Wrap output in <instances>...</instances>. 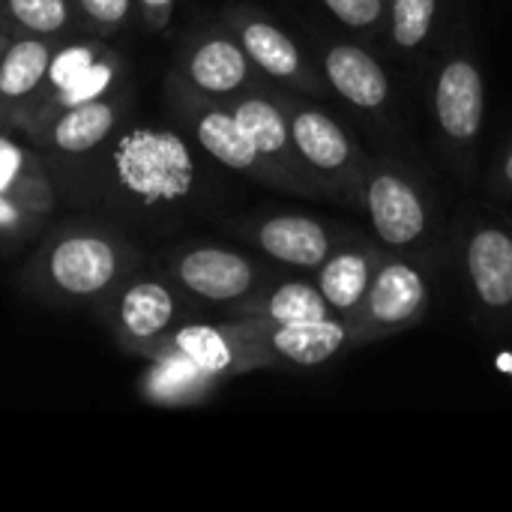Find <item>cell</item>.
I'll return each instance as SVG.
<instances>
[{
    "mask_svg": "<svg viewBox=\"0 0 512 512\" xmlns=\"http://www.w3.org/2000/svg\"><path fill=\"white\" fill-rule=\"evenodd\" d=\"M369 285V264L363 255L345 252L324 264L321 270V294L336 309H351Z\"/></svg>",
    "mask_w": 512,
    "mask_h": 512,
    "instance_id": "obj_25",
    "label": "cell"
},
{
    "mask_svg": "<svg viewBox=\"0 0 512 512\" xmlns=\"http://www.w3.org/2000/svg\"><path fill=\"white\" fill-rule=\"evenodd\" d=\"M369 210H372L378 237L390 246H405L417 240L426 228L423 201L402 177H393V174H381L372 180Z\"/></svg>",
    "mask_w": 512,
    "mask_h": 512,
    "instance_id": "obj_12",
    "label": "cell"
},
{
    "mask_svg": "<svg viewBox=\"0 0 512 512\" xmlns=\"http://www.w3.org/2000/svg\"><path fill=\"white\" fill-rule=\"evenodd\" d=\"M240 45L249 60L273 78H291L300 66L297 45L267 21H246L240 27Z\"/></svg>",
    "mask_w": 512,
    "mask_h": 512,
    "instance_id": "obj_22",
    "label": "cell"
},
{
    "mask_svg": "<svg viewBox=\"0 0 512 512\" xmlns=\"http://www.w3.org/2000/svg\"><path fill=\"white\" fill-rule=\"evenodd\" d=\"M291 138H294L297 150L312 165H318L324 171H333V168L345 165V159L351 153L348 150V138L342 135V129L330 117H324L318 111L297 114V120L291 126Z\"/></svg>",
    "mask_w": 512,
    "mask_h": 512,
    "instance_id": "obj_21",
    "label": "cell"
},
{
    "mask_svg": "<svg viewBox=\"0 0 512 512\" xmlns=\"http://www.w3.org/2000/svg\"><path fill=\"white\" fill-rule=\"evenodd\" d=\"M168 93H171L174 105H183L189 111V129H192V135H195V141L201 144L204 153H210L216 162H222L225 168H234V171L255 168L261 153L246 138V132L240 129V123H237L231 108H216V105L201 102L198 90L186 99L183 90H180V78L177 75L168 78Z\"/></svg>",
    "mask_w": 512,
    "mask_h": 512,
    "instance_id": "obj_7",
    "label": "cell"
},
{
    "mask_svg": "<svg viewBox=\"0 0 512 512\" xmlns=\"http://www.w3.org/2000/svg\"><path fill=\"white\" fill-rule=\"evenodd\" d=\"M132 117H135V90L129 84L96 102L66 108L21 135L42 153L48 174L54 180V189L60 192L81 168L93 162V156Z\"/></svg>",
    "mask_w": 512,
    "mask_h": 512,
    "instance_id": "obj_5",
    "label": "cell"
},
{
    "mask_svg": "<svg viewBox=\"0 0 512 512\" xmlns=\"http://www.w3.org/2000/svg\"><path fill=\"white\" fill-rule=\"evenodd\" d=\"M75 9L81 18V30L105 39L126 33L138 15L135 0H75Z\"/></svg>",
    "mask_w": 512,
    "mask_h": 512,
    "instance_id": "obj_27",
    "label": "cell"
},
{
    "mask_svg": "<svg viewBox=\"0 0 512 512\" xmlns=\"http://www.w3.org/2000/svg\"><path fill=\"white\" fill-rule=\"evenodd\" d=\"M468 267L474 288L486 306H510L512 303V240L498 231L486 228L474 234L468 246Z\"/></svg>",
    "mask_w": 512,
    "mask_h": 512,
    "instance_id": "obj_14",
    "label": "cell"
},
{
    "mask_svg": "<svg viewBox=\"0 0 512 512\" xmlns=\"http://www.w3.org/2000/svg\"><path fill=\"white\" fill-rule=\"evenodd\" d=\"M183 300L186 294L144 261L120 285H114L90 309V315L117 351L150 360L183 324Z\"/></svg>",
    "mask_w": 512,
    "mask_h": 512,
    "instance_id": "obj_4",
    "label": "cell"
},
{
    "mask_svg": "<svg viewBox=\"0 0 512 512\" xmlns=\"http://www.w3.org/2000/svg\"><path fill=\"white\" fill-rule=\"evenodd\" d=\"M9 39H12V30L0 21V57H3V51H6V45H9Z\"/></svg>",
    "mask_w": 512,
    "mask_h": 512,
    "instance_id": "obj_31",
    "label": "cell"
},
{
    "mask_svg": "<svg viewBox=\"0 0 512 512\" xmlns=\"http://www.w3.org/2000/svg\"><path fill=\"white\" fill-rule=\"evenodd\" d=\"M327 75L333 87L360 108H378L387 99V75L384 69L354 45H336L327 54Z\"/></svg>",
    "mask_w": 512,
    "mask_h": 512,
    "instance_id": "obj_16",
    "label": "cell"
},
{
    "mask_svg": "<svg viewBox=\"0 0 512 512\" xmlns=\"http://www.w3.org/2000/svg\"><path fill=\"white\" fill-rule=\"evenodd\" d=\"M57 42L60 39L12 33L0 57V126L15 129L24 108L36 99Z\"/></svg>",
    "mask_w": 512,
    "mask_h": 512,
    "instance_id": "obj_8",
    "label": "cell"
},
{
    "mask_svg": "<svg viewBox=\"0 0 512 512\" xmlns=\"http://www.w3.org/2000/svg\"><path fill=\"white\" fill-rule=\"evenodd\" d=\"M129 84H132V66L126 51H120L105 36L72 33L57 42L45 81L36 99L18 117L15 129L27 132L66 108L96 102Z\"/></svg>",
    "mask_w": 512,
    "mask_h": 512,
    "instance_id": "obj_3",
    "label": "cell"
},
{
    "mask_svg": "<svg viewBox=\"0 0 512 512\" xmlns=\"http://www.w3.org/2000/svg\"><path fill=\"white\" fill-rule=\"evenodd\" d=\"M48 222H51L48 216L30 210L27 204L0 195V258L24 255L48 228Z\"/></svg>",
    "mask_w": 512,
    "mask_h": 512,
    "instance_id": "obj_24",
    "label": "cell"
},
{
    "mask_svg": "<svg viewBox=\"0 0 512 512\" xmlns=\"http://www.w3.org/2000/svg\"><path fill=\"white\" fill-rule=\"evenodd\" d=\"M324 3L339 21L351 27H366L381 15V0H324Z\"/></svg>",
    "mask_w": 512,
    "mask_h": 512,
    "instance_id": "obj_29",
    "label": "cell"
},
{
    "mask_svg": "<svg viewBox=\"0 0 512 512\" xmlns=\"http://www.w3.org/2000/svg\"><path fill=\"white\" fill-rule=\"evenodd\" d=\"M147 264L171 279L186 297L204 303H237L255 288V267L225 246H171L147 252Z\"/></svg>",
    "mask_w": 512,
    "mask_h": 512,
    "instance_id": "obj_6",
    "label": "cell"
},
{
    "mask_svg": "<svg viewBox=\"0 0 512 512\" xmlns=\"http://www.w3.org/2000/svg\"><path fill=\"white\" fill-rule=\"evenodd\" d=\"M162 348L180 351L183 357H189L198 369H204L207 375H228L237 366V348L231 342V336L216 327V324H204V321H183L165 342ZM159 348V351H162ZM156 351V354H159ZM153 354V357H156Z\"/></svg>",
    "mask_w": 512,
    "mask_h": 512,
    "instance_id": "obj_18",
    "label": "cell"
},
{
    "mask_svg": "<svg viewBox=\"0 0 512 512\" xmlns=\"http://www.w3.org/2000/svg\"><path fill=\"white\" fill-rule=\"evenodd\" d=\"M270 345L297 366H318L345 345V330L330 318L309 324H279L270 336Z\"/></svg>",
    "mask_w": 512,
    "mask_h": 512,
    "instance_id": "obj_19",
    "label": "cell"
},
{
    "mask_svg": "<svg viewBox=\"0 0 512 512\" xmlns=\"http://www.w3.org/2000/svg\"><path fill=\"white\" fill-rule=\"evenodd\" d=\"M216 384V375L198 369L180 351L162 348L156 357L144 360V369L135 381V393L141 402L156 408H180L201 402Z\"/></svg>",
    "mask_w": 512,
    "mask_h": 512,
    "instance_id": "obj_11",
    "label": "cell"
},
{
    "mask_svg": "<svg viewBox=\"0 0 512 512\" xmlns=\"http://www.w3.org/2000/svg\"><path fill=\"white\" fill-rule=\"evenodd\" d=\"M426 288L417 270L408 264H387L372 285V315L384 324L408 321L423 306Z\"/></svg>",
    "mask_w": 512,
    "mask_h": 512,
    "instance_id": "obj_20",
    "label": "cell"
},
{
    "mask_svg": "<svg viewBox=\"0 0 512 512\" xmlns=\"http://www.w3.org/2000/svg\"><path fill=\"white\" fill-rule=\"evenodd\" d=\"M258 246L285 264L294 267H318L327 258V234L318 222L306 216H276L258 228Z\"/></svg>",
    "mask_w": 512,
    "mask_h": 512,
    "instance_id": "obj_15",
    "label": "cell"
},
{
    "mask_svg": "<svg viewBox=\"0 0 512 512\" xmlns=\"http://www.w3.org/2000/svg\"><path fill=\"white\" fill-rule=\"evenodd\" d=\"M138 18L150 33H165L174 15V0H135Z\"/></svg>",
    "mask_w": 512,
    "mask_h": 512,
    "instance_id": "obj_30",
    "label": "cell"
},
{
    "mask_svg": "<svg viewBox=\"0 0 512 512\" xmlns=\"http://www.w3.org/2000/svg\"><path fill=\"white\" fill-rule=\"evenodd\" d=\"M0 21L12 33L66 39L81 30L75 0H0Z\"/></svg>",
    "mask_w": 512,
    "mask_h": 512,
    "instance_id": "obj_17",
    "label": "cell"
},
{
    "mask_svg": "<svg viewBox=\"0 0 512 512\" xmlns=\"http://www.w3.org/2000/svg\"><path fill=\"white\" fill-rule=\"evenodd\" d=\"M504 171H507V180L512 183V153H510V159H507V168H504Z\"/></svg>",
    "mask_w": 512,
    "mask_h": 512,
    "instance_id": "obj_32",
    "label": "cell"
},
{
    "mask_svg": "<svg viewBox=\"0 0 512 512\" xmlns=\"http://www.w3.org/2000/svg\"><path fill=\"white\" fill-rule=\"evenodd\" d=\"M198 186L189 141L165 123L129 120L60 192V207L105 213L129 228L180 210Z\"/></svg>",
    "mask_w": 512,
    "mask_h": 512,
    "instance_id": "obj_1",
    "label": "cell"
},
{
    "mask_svg": "<svg viewBox=\"0 0 512 512\" xmlns=\"http://www.w3.org/2000/svg\"><path fill=\"white\" fill-rule=\"evenodd\" d=\"M267 315L276 324H309L327 318V297L303 282H288L267 297Z\"/></svg>",
    "mask_w": 512,
    "mask_h": 512,
    "instance_id": "obj_26",
    "label": "cell"
},
{
    "mask_svg": "<svg viewBox=\"0 0 512 512\" xmlns=\"http://www.w3.org/2000/svg\"><path fill=\"white\" fill-rule=\"evenodd\" d=\"M438 0H396L393 6V39L402 48H417L435 18Z\"/></svg>",
    "mask_w": 512,
    "mask_h": 512,
    "instance_id": "obj_28",
    "label": "cell"
},
{
    "mask_svg": "<svg viewBox=\"0 0 512 512\" xmlns=\"http://www.w3.org/2000/svg\"><path fill=\"white\" fill-rule=\"evenodd\" d=\"M180 75L201 96H228L249 78V54L222 33H207L180 51Z\"/></svg>",
    "mask_w": 512,
    "mask_h": 512,
    "instance_id": "obj_10",
    "label": "cell"
},
{
    "mask_svg": "<svg viewBox=\"0 0 512 512\" xmlns=\"http://www.w3.org/2000/svg\"><path fill=\"white\" fill-rule=\"evenodd\" d=\"M0 195H9L48 219H54L60 210V198L42 153L9 126H0Z\"/></svg>",
    "mask_w": 512,
    "mask_h": 512,
    "instance_id": "obj_9",
    "label": "cell"
},
{
    "mask_svg": "<svg viewBox=\"0 0 512 512\" xmlns=\"http://www.w3.org/2000/svg\"><path fill=\"white\" fill-rule=\"evenodd\" d=\"M147 261L135 228L93 210L54 216L24 252L12 282L30 303L90 312L114 285Z\"/></svg>",
    "mask_w": 512,
    "mask_h": 512,
    "instance_id": "obj_2",
    "label": "cell"
},
{
    "mask_svg": "<svg viewBox=\"0 0 512 512\" xmlns=\"http://www.w3.org/2000/svg\"><path fill=\"white\" fill-rule=\"evenodd\" d=\"M231 111H234L240 129L258 147L261 156L282 153V147L288 144V126H285L282 114L270 102H264V99H240Z\"/></svg>",
    "mask_w": 512,
    "mask_h": 512,
    "instance_id": "obj_23",
    "label": "cell"
},
{
    "mask_svg": "<svg viewBox=\"0 0 512 512\" xmlns=\"http://www.w3.org/2000/svg\"><path fill=\"white\" fill-rule=\"evenodd\" d=\"M435 108L441 126L453 138H474L483 123V78L468 60L444 66L435 90Z\"/></svg>",
    "mask_w": 512,
    "mask_h": 512,
    "instance_id": "obj_13",
    "label": "cell"
}]
</instances>
